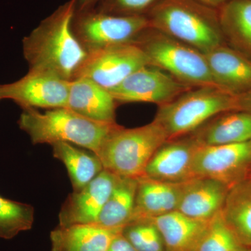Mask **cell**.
Segmentation results:
<instances>
[{"instance_id": "1", "label": "cell", "mask_w": 251, "mask_h": 251, "mask_svg": "<svg viewBox=\"0 0 251 251\" xmlns=\"http://www.w3.org/2000/svg\"><path fill=\"white\" fill-rule=\"evenodd\" d=\"M76 0L59 6L23 40L29 70L72 81L77 78L88 52L72 29Z\"/></svg>"}, {"instance_id": "2", "label": "cell", "mask_w": 251, "mask_h": 251, "mask_svg": "<svg viewBox=\"0 0 251 251\" xmlns=\"http://www.w3.org/2000/svg\"><path fill=\"white\" fill-rule=\"evenodd\" d=\"M146 16L150 27L202 53L225 44L218 10L195 0H159Z\"/></svg>"}, {"instance_id": "3", "label": "cell", "mask_w": 251, "mask_h": 251, "mask_svg": "<svg viewBox=\"0 0 251 251\" xmlns=\"http://www.w3.org/2000/svg\"><path fill=\"white\" fill-rule=\"evenodd\" d=\"M18 125L34 145L65 142L95 154L108 135L120 126L117 122L94 121L67 107L50 109L44 113L34 108L23 109Z\"/></svg>"}, {"instance_id": "4", "label": "cell", "mask_w": 251, "mask_h": 251, "mask_svg": "<svg viewBox=\"0 0 251 251\" xmlns=\"http://www.w3.org/2000/svg\"><path fill=\"white\" fill-rule=\"evenodd\" d=\"M238 110L237 95L218 87H193L170 103L161 105L153 121L168 140L190 135L213 117Z\"/></svg>"}, {"instance_id": "5", "label": "cell", "mask_w": 251, "mask_h": 251, "mask_svg": "<svg viewBox=\"0 0 251 251\" xmlns=\"http://www.w3.org/2000/svg\"><path fill=\"white\" fill-rule=\"evenodd\" d=\"M168 140L156 122L137 128L122 126L113 130L100 147L97 156L104 169L120 177L138 179L157 150Z\"/></svg>"}, {"instance_id": "6", "label": "cell", "mask_w": 251, "mask_h": 251, "mask_svg": "<svg viewBox=\"0 0 251 251\" xmlns=\"http://www.w3.org/2000/svg\"><path fill=\"white\" fill-rule=\"evenodd\" d=\"M135 42L143 50L149 64L160 68L192 87H218L204 53L153 27H148ZM221 88V87H220Z\"/></svg>"}, {"instance_id": "7", "label": "cell", "mask_w": 251, "mask_h": 251, "mask_svg": "<svg viewBox=\"0 0 251 251\" xmlns=\"http://www.w3.org/2000/svg\"><path fill=\"white\" fill-rule=\"evenodd\" d=\"M150 27L146 16H118L97 9L75 11L72 29L87 52L107 46L135 42Z\"/></svg>"}, {"instance_id": "8", "label": "cell", "mask_w": 251, "mask_h": 251, "mask_svg": "<svg viewBox=\"0 0 251 251\" xmlns=\"http://www.w3.org/2000/svg\"><path fill=\"white\" fill-rule=\"evenodd\" d=\"M147 65L148 57L136 43L116 44L88 52L77 78L86 77L110 90Z\"/></svg>"}, {"instance_id": "9", "label": "cell", "mask_w": 251, "mask_h": 251, "mask_svg": "<svg viewBox=\"0 0 251 251\" xmlns=\"http://www.w3.org/2000/svg\"><path fill=\"white\" fill-rule=\"evenodd\" d=\"M193 87L160 68L149 64L108 91L117 103H151L161 106Z\"/></svg>"}, {"instance_id": "10", "label": "cell", "mask_w": 251, "mask_h": 251, "mask_svg": "<svg viewBox=\"0 0 251 251\" xmlns=\"http://www.w3.org/2000/svg\"><path fill=\"white\" fill-rule=\"evenodd\" d=\"M195 176L211 178L231 186L251 172V141L199 145L193 163Z\"/></svg>"}, {"instance_id": "11", "label": "cell", "mask_w": 251, "mask_h": 251, "mask_svg": "<svg viewBox=\"0 0 251 251\" xmlns=\"http://www.w3.org/2000/svg\"><path fill=\"white\" fill-rule=\"evenodd\" d=\"M71 81L29 70L12 83L0 85V99H10L23 109L67 106Z\"/></svg>"}, {"instance_id": "12", "label": "cell", "mask_w": 251, "mask_h": 251, "mask_svg": "<svg viewBox=\"0 0 251 251\" xmlns=\"http://www.w3.org/2000/svg\"><path fill=\"white\" fill-rule=\"evenodd\" d=\"M118 176L104 169L91 182L68 196L59 214V226L96 224Z\"/></svg>"}, {"instance_id": "13", "label": "cell", "mask_w": 251, "mask_h": 251, "mask_svg": "<svg viewBox=\"0 0 251 251\" xmlns=\"http://www.w3.org/2000/svg\"><path fill=\"white\" fill-rule=\"evenodd\" d=\"M199 145L191 134L166 140L151 157L144 176L170 183L192 179L193 160Z\"/></svg>"}, {"instance_id": "14", "label": "cell", "mask_w": 251, "mask_h": 251, "mask_svg": "<svg viewBox=\"0 0 251 251\" xmlns=\"http://www.w3.org/2000/svg\"><path fill=\"white\" fill-rule=\"evenodd\" d=\"M229 188L218 180L195 176L183 183L176 211L191 219L210 221L221 211Z\"/></svg>"}, {"instance_id": "15", "label": "cell", "mask_w": 251, "mask_h": 251, "mask_svg": "<svg viewBox=\"0 0 251 251\" xmlns=\"http://www.w3.org/2000/svg\"><path fill=\"white\" fill-rule=\"evenodd\" d=\"M204 54L219 87L234 95L251 90V59L246 54L225 44Z\"/></svg>"}, {"instance_id": "16", "label": "cell", "mask_w": 251, "mask_h": 251, "mask_svg": "<svg viewBox=\"0 0 251 251\" xmlns=\"http://www.w3.org/2000/svg\"><path fill=\"white\" fill-rule=\"evenodd\" d=\"M183 183L166 182L146 176L138 178L134 211L130 222L151 219L176 211Z\"/></svg>"}, {"instance_id": "17", "label": "cell", "mask_w": 251, "mask_h": 251, "mask_svg": "<svg viewBox=\"0 0 251 251\" xmlns=\"http://www.w3.org/2000/svg\"><path fill=\"white\" fill-rule=\"evenodd\" d=\"M117 102L106 89L80 77L71 81L67 108L86 118L100 122H116Z\"/></svg>"}, {"instance_id": "18", "label": "cell", "mask_w": 251, "mask_h": 251, "mask_svg": "<svg viewBox=\"0 0 251 251\" xmlns=\"http://www.w3.org/2000/svg\"><path fill=\"white\" fill-rule=\"evenodd\" d=\"M123 228L97 224L58 226L50 232L52 251H108L114 238Z\"/></svg>"}, {"instance_id": "19", "label": "cell", "mask_w": 251, "mask_h": 251, "mask_svg": "<svg viewBox=\"0 0 251 251\" xmlns=\"http://www.w3.org/2000/svg\"><path fill=\"white\" fill-rule=\"evenodd\" d=\"M191 135L204 146L251 141V112L233 110L219 114Z\"/></svg>"}, {"instance_id": "20", "label": "cell", "mask_w": 251, "mask_h": 251, "mask_svg": "<svg viewBox=\"0 0 251 251\" xmlns=\"http://www.w3.org/2000/svg\"><path fill=\"white\" fill-rule=\"evenodd\" d=\"M151 220L161 232L166 251H194L209 221L191 219L178 211Z\"/></svg>"}, {"instance_id": "21", "label": "cell", "mask_w": 251, "mask_h": 251, "mask_svg": "<svg viewBox=\"0 0 251 251\" xmlns=\"http://www.w3.org/2000/svg\"><path fill=\"white\" fill-rule=\"evenodd\" d=\"M221 213L241 244L251 248V172L229 187Z\"/></svg>"}, {"instance_id": "22", "label": "cell", "mask_w": 251, "mask_h": 251, "mask_svg": "<svg viewBox=\"0 0 251 251\" xmlns=\"http://www.w3.org/2000/svg\"><path fill=\"white\" fill-rule=\"evenodd\" d=\"M52 147L54 158L67 168L74 191L85 187L104 170L100 158L93 152L83 151L65 142L52 144Z\"/></svg>"}, {"instance_id": "23", "label": "cell", "mask_w": 251, "mask_h": 251, "mask_svg": "<svg viewBox=\"0 0 251 251\" xmlns=\"http://www.w3.org/2000/svg\"><path fill=\"white\" fill-rule=\"evenodd\" d=\"M137 186L138 179L118 176L96 224L110 228H123L129 224L134 211Z\"/></svg>"}, {"instance_id": "24", "label": "cell", "mask_w": 251, "mask_h": 251, "mask_svg": "<svg viewBox=\"0 0 251 251\" xmlns=\"http://www.w3.org/2000/svg\"><path fill=\"white\" fill-rule=\"evenodd\" d=\"M217 10L225 39L251 54V0H229Z\"/></svg>"}, {"instance_id": "25", "label": "cell", "mask_w": 251, "mask_h": 251, "mask_svg": "<svg viewBox=\"0 0 251 251\" xmlns=\"http://www.w3.org/2000/svg\"><path fill=\"white\" fill-rule=\"evenodd\" d=\"M34 221L32 206L0 196V238L11 239L31 229Z\"/></svg>"}, {"instance_id": "26", "label": "cell", "mask_w": 251, "mask_h": 251, "mask_svg": "<svg viewBox=\"0 0 251 251\" xmlns=\"http://www.w3.org/2000/svg\"><path fill=\"white\" fill-rule=\"evenodd\" d=\"M243 248L220 211L208 223L194 251H239Z\"/></svg>"}, {"instance_id": "27", "label": "cell", "mask_w": 251, "mask_h": 251, "mask_svg": "<svg viewBox=\"0 0 251 251\" xmlns=\"http://www.w3.org/2000/svg\"><path fill=\"white\" fill-rule=\"evenodd\" d=\"M122 233L138 251H166L161 232L151 219L132 221Z\"/></svg>"}, {"instance_id": "28", "label": "cell", "mask_w": 251, "mask_h": 251, "mask_svg": "<svg viewBox=\"0 0 251 251\" xmlns=\"http://www.w3.org/2000/svg\"><path fill=\"white\" fill-rule=\"evenodd\" d=\"M159 0H102L95 8L118 16H146Z\"/></svg>"}, {"instance_id": "29", "label": "cell", "mask_w": 251, "mask_h": 251, "mask_svg": "<svg viewBox=\"0 0 251 251\" xmlns=\"http://www.w3.org/2000/svg\"><path fill=\"white\" fill-rule=\"evenodd\" d=\"M108 251H138L125 237L122 232L114 238Z\"/></svg>"}, {"instance_id": "30", "label": "cell", "mask_w": 251, "mask_h": 251, "mask_svg": "<svg viewBox=\"0 0 251 251\" xmlns=\"http://www.w3.org/2000/svg\"><path fill=\"white\" fill-rule=\"evenodd\" d=\"M238 110L251 112V90L237 95Z\"/></svg>"}, {"instance_id": "31", "label": "cell", "mask_w": 251, "mask_h": 251, "mask_svg": "<svg viewBox=\"0 0 251 251\" xmlns=\"http://www.w3.org/2000/svg\"><path fill=\"white\" fill-rule=\"evenodd\" d=\"M102 0H76V11L93 9L98 6Z\"/></svg>"}, {"instance_id": "32", "label": "cell", "mask_w": 251, "mask_h": 251, "mask_svg": "<svg viewBox=\"0 0 251 251\" xmlns=\"http://www.w3.org/2000/svg\"><path fill=\"white\" fill-rule=\"evenodd\" d=\"M201 4L206 5L209 7L218 9L229 0H195Z\"/></svg>"}, {"instance_id": "33", "label": "cell", "mask_w": 251, "mask_h": 251, "mask_svg": "<svg viewBox=\"0 0 251 251\" xmlns=\"http://www.w3.org/2000/svg\"><path fill=\"white\" fill-rule=\"evenodd\" d=\"M239 251H251V248L244 247Z\"/></svg>"}, {"instance_id": "34", "label": "cell", "mask_w": 251, "mask_h": 251, "mask_svg": "<svg viewBox=\"0 0 251 251\" xmlns=\"http://www.w3.org/2000/svg\"><path fill=\"white\" fill-rule=\"evenodd\" d=\"M0 100H1V99H0Z\"/></svg>"}]
</instances>
